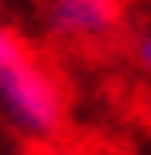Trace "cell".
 I'll list each match as a JSON object with an SVG mask.
<instances>
[{"mask_svg":"<svg viewBox=\"0 0 151 155\" xmlns=\"http://www.w3.org/2000/svg\"><path fill=\"white\" fill-rule=\"evenodd\" d=\"M147 113H151V101H147Z\"/></svg>","mask_w":151,"mask_h":155,"instance_id":"cell-5","label":"cell"},{"mask_svg":"<svg viewBox=\"0 0 151 155\" xmlns=\"http://www.w3.org/2000/svg\"><path fill=\"white\" fill-rule=\"evenodd\" d=\"M134 63H139V71L151 80V25H143L139 38H134Z\"/></svg>","mask_w":151,"mask_h":155,"instance_id":"cell-3","label":"cell"},{"mask_svg":"<svg viewBox=\"0 0 151 155\" xmlns=\"http://www.w3.org/2000/svg\"><path fill=\"white\" fill-rule=\"evenodd\" d=\"M34 155H72V151H59V147H46V151H34Z\"/></svg>","mask_w":151,"mask_h":155,"instance_id":"cell-4","label":"cell"},{"mask_svg":"<svg viewBox=\"0 0 151 155\" xmlns=\"http://www.w3.org/2000/svg\"><path fill=\"white\" fill-rule=\"evenodd\" d=\"M42 25L63 46H105L126 25L122 0H42Z\"/></svg>","mask_w":151,"mask_h":155,"instance_id":"cell-2","label":"cell"},{"mask_svg":"<svg viewBox=\"0 0 151 155\" xmlns=\"http://www.w3.org/2000/svg\"><path fill=\"white\" fill-rule=\"evenodd\" d=\"M0 117L29 143H50L67 122L59 71L8 21H0Z\"/></svg>","mask_w":151,"mask_h":155,"instance_id":"cell-1","label":"cell"}]
</instances>
